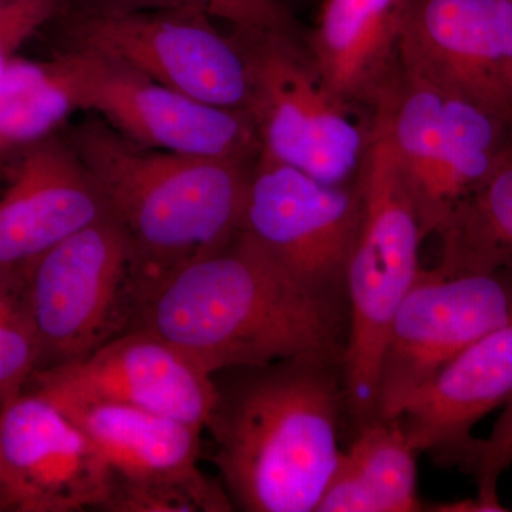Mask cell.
I'll use <instances>...</instances> for the list:
<instances>
[{"label":"cell","mask_w":512,"mask_h":512,"mask_svg":"<svg viewBox=\"0 0 512 512\" xmlns=\"http://www.w3.org/2000/svg\"><path fill=\"white\" fill-rule=\"evenodd\" d=\"M49 64L74 109L96 111L117 133L140 146L245 160H254L261 151L247 111L201 103L87 47Z\"/></svg>","instance_id":"obj_8"},{"label":"cell","mask_w":512,"mask_h":512,"mask_svg":"<svg viewBox=\"0 0 512 512\" xmlns=\"http://www.w3.org/2000/svg\"><path fill=\"white\" fill-rule=\"evenodd\" d=\"M251 72L249 116L261 153L328 184L355 180L373 119L330 92L305 37L235 32Z\"/></svg>","instance_id":"obj_7"},{"label":"cell","mask_w":512,"mask_h":512,"mask_svg":"<svg viewBox=\"0 0 512 512\" xmlns=\"http://www.w3.org/2000/svg\"><path fill=\"white\" fill-rule=\"evenodd\" d=\"M0 511H2V510H0Z\"/></svg>","instance_id":"obj_31"},{"label":"cell","mask_w":512,"mask_h":512,"mask_svg":"<svg viewBox=\"0 0 512 512\" xmlns=\"http://www.w3.org/2000/svg\"><path fill=\"white\" fill-rule=\"evenodd\" d=\"M26 390L49 400L138 407L207 429L218 402L214 376L170 342L134 328L90 355L33 373Z\"/></svg>","instance_id":"obj_12"},{"label":"cell","mask_w":512,"mask_h":512,"mask_svg":"<svg viewBox=\"0 0 512 512\" xmlns=\"http://www.w3.org/2000/svg\"><path fill=\"white\" fill-rule=\"evenodd\" d=\"M76 36L80 46L120 60L184 96L249 111L251 72L241 40L222 35L198 10L111 6L84 18Z\"/></svg>","instance_id":"obj_9"},{"label":"cell","mask_w":512,"mask_h":512,"mask_svg":"<svg viewBox=\"0 0 512 512\" xmlns=\"http://www.w3.org/2000/svg\"><path fill=\"white\" fill-rule=\"evenodd\" d=\"M39 366V339L22 299L0 319V409L25 392Z\"/></svg>","instance_id":"obj_24"},{"label":"cell","mask_w":512,"mask_h":512,"mask_svg":"<svg viewBox=\"0 0 512 512\" xmlns=\"http://www.w3.org/2000/svg\"><path fill=\"white\" fill-rule=\"evenodd\" d=\"M0 510L29 512L25 494L10 474L9 468L6 467L2 450H0Z\"/></svg>","instance_id":"obj_27"},{"label":"cell","mask_w":512,"mask_h":512,"mask_svg":"<svg viewBox=\"0 0 512 512\" xmlns=\"http://www.w3.org/2000/svg\"><path fill=\"white\" fill-rule=\"evenodd\" d=\"M400 55L511 127L512 0H406Z\"/></svg>","instance_id":"obj_13"},{"label":"cell","mask_w":512,"mask_h":512,"mask_svg":"<svg viewBox=\"0 0 512 512\" xmlns=\"http://www.w3.org/2000/svg\"><path fill=\"white\" fill-rule=\"evenodd\" d=\"M229 372V383L214 376L218 402L207 429L232 504L315 512L342 453V362L295 357Z\"/></svg>","instance_id":"obj_2"},{"label":"cell","mask_w":512,"mask_h":512,"mask_svg":"<svg viewBox=\"0 0 512 512\" xmlns=\"http://www.w3.org/2000/svg\"><path fill=\"white\" fill-rule=\"evenodd\" d=\"M22 299L39 369L82 359L133 329L143 285L126 231L110 215L59 242L23 275Z\"/></svg>","instance_id":"obj_6"},{"label":"cell","mask_w":512,"mask_h":512,"mask_svg":"<svg viewBox=\"0 0 512 512\" xmlns=\"http://www.w3.org/2000/svg\"><path fill=\"white\" fill-rule=\"evenodd\" d=\"M511 128H512V116H511Z\"/></svg>","instance_id":"obj_30"},{"label":"cell","mask_w":512,"mask_h":512,"mask_svg":"<svg viewBox=\"0 0 512 512\" xmlns=\"http://www.w3.org/2000/svg\"><path fill=\"white\" fill-rule=\"evenodd\" d=\"M74 151L130 238L143 303L167 276L232 241L244 227L254 160L156 150L100 124Z\"/></svg>","instance_id":"obj_3"},{"label":"cell","mask_w":512,"mask_h":512,"mask_svg":"<svg viewBox=\"0 0 512 512\" xmlns=\"http://www.w3.org/2000/svg\"><path fill=\"white\" fill-rule=\"evenodd\" d=\"M512 466V396L487 439H477L463 470L474 477L477 495L491 503L498 498V480Z\"/></svg>","instance_id":"obj_25"},{"label":"cell","mask_w":512,"mask_h":512,"mask_svg":"<svg viewBox=\"0 0 512 512\" xmlns=\"http://www.w3.org/2000/svg\"><path fill=\"white\" fill-rule=\"evenodd\" d=\"M50 402L92 440L114 478L143 480L197 466L202 429L192 424L126 404Z\"/></svg>","instance_id":"obj_18"},{"label":"cell","mask_w":512,"mask_h":512,"mask_svg":"<svg viewBox=\"0 0 512 512\" xmlns=\"http://www.w3.org/2000/svg\"><path fill=\"white\" fill-rule=\"evenodd\" d=\"M511 322L512 271L448 275L421 268L387 336L377 417H396L407 397L441 367Z\"/></svg>","instance_id":"obj_11"},{"label":"cell","mask_w":512,"mask_h":512,"mask_svg":"<svg viewBox=\"0 0 512 512\" xmlns=\"http://www.w3.org/2000/svg\"><path fill=\"white\" fill-rule=\"evenodd\" d=\"M23 150L0 194V274L22 279L49 249L110 217L76 151L50 136Z\"/></svg>","instance_id":"obj_15"},{"label":"cell","mask_w":512,"mask_h":512,"mask_svg":"<svg viewBox=\"0 0 512 512\" xmlns=\"http://www.w3.org/2000/svg\"><path fill=\"white\" fill-rule=\"evenodd\" d=\"M23 279L0 274V319L22 301Z\"/></svg>","instance_id":"obj_29"},{"label":"cell","mask_w":512,"mask_h":512,"mask_svg":"<svg viewBox=\"0 0 512 512\" xmlns=\"http://www.w3.org/2000/svg\"><path fill=\"white\" fill-rule=\"evenodd\" d=\"M119 8H184L227 22L235 32L302 36L285 0H119Z\"/></svg>","instance_id":"obj_23"},{"label":"cell","mask_w":512,"mask_h":512,"mask_svg":"<svg viewBox=\"0 0 512 512\" xmlns=\"http://www.w3.org/2000/svg\"><path fill=\"white\" fill-rule=\"evenodd\" d=\"M113 512L234 511L225 488L197 466L143 480L114 478L109 500L101 508Z\"/></svg>","instance_id":"obj_22"},{"label":"cell","mask_w":512,"mask_h":512,"mask_svg":"<svg viewBox=\"0 0 512 512\" xmlns=\"http://www.w3.org/2000/svg\"><path fill=\"white\" fill-rule=\"evenodd\" d=\"M437 237L443 274L512 271V150L458 205Z\"/></svg>","instance_id":"obj_20"},{"label":"cell","mask_w":512,"mask_h":512,"mask_svg":"<svg viewBox=\"0 0 512 512\" xmlns=\"http://www.w3.org/2000/svg\"><path fill=\"white\" fill-rule=\"evenodd\" d=\"M404 13L406 0H322L305 36L326 87L373 121L402 77Z\"/></svg>","instance_id":"obj_17"},{"label":"cell","mask_w":512,"mask_h":512,"mask_svg":"<svg viewBox=\"0 0 512 512\" xmlns=\"http://www.w3.org/2000/svg\"><path fill=\"white\" fill-rule=\"evenodd\" d=\"M377 119L392 141L424 238L439 234L512 150L507 121L403 66Z\"/></svg>","instance_id":"obj_5"},{"label":"cell","mask_w":512,"mask_h":512,"mask_svg":"<svg viewBox=\"0 0 512 512\" xmlns=\"http://www.w3.org/2000/svg\"><path fill=\"white\" fill-rule=\"evenodd\" d=\"M73 110L49 62L15 57L0 73V151L49 137Z\"/></svg>","instance_id":"obj_21"},{"label":"cell","mask_w":512,"mask_h":512,"mask_svg":"<svg viewBox=\"0 0 512 512\" xmlns=\"http://www.w3.org/2000/svg\"><path fill=\"white\" fill-rule=\"evenodd\" d=\"M430 510L439 512H504L510 511V508H505L501 503H491L477 495L476 498L434 505Z\"/></svg>","instance_id":"obj_28"},{"label":"cell","mask_w":512,"mask_h":512,"mask_svg":"<svg viewBox=\"0 0 512 512\" xmlns=\"http://www.w3.org/2000/svg\"><path fill=\"white\" fill-rule=\"evenodd\" d=\"M512 396V322L488 333L441 367L400 407V420L419 453L463 468L474 426Z\"/></svg>","instance_id":"obj_16"},{"label":"cell","mask_w":512,"mask_h":512,"mask_svg":"<svg viewBox=\"0 0 512 512\" xmlns=\"http://www.w3.org/2000/svg\"><path fill=\"white\" fill-rule=\"evenodd\" d=\"M0 450L29 512L103 508L114 474L86 433L55 403L25 390L0 409Z\"/></svg>","instance_id":"obj_14"},{"label":"cell","mask_w":512,"mask_h":512,"mask_svg":"<svg viewBox=\"0 0 512 512\" xmlns=\"http://www.w3.org/2000/svg\"><path fill=\"white\" fill-rule=\"evenodd\" d=\"M419 454L397 417L367 421L340 453L315 512L424 510L417 495Z\"/></svg>","instance_id":"obj_19"},{"label":"cell","mask_w":512,"mask_h":512,"mask_svg":"<svg viewBox=\"0 0 512 512\" xmlns=\"http://www.w3.org/2000/svg\"><path fill=\"white\" fill-rule=\"evenodd\" d=\"M134 328L167 340L212 376L295 357L343 367L348 299L296 281L242 229L160 282Z\"/></svg>","instance_id":"obj_1"},{"label":"cell","mask_w":512,"mask_h":512,"mask_svg":"<svg viewBox=\"0 0 512 512\" xmlns=\"http://www.w3.org/2000/svg\"><path fill=\"white\" fill-rule=\"evenodd\" d=\"M63 0H0V73L20 46L50 22Z\"/></svg>","instance_id":"obj_26"},{"label":"cell","mask_w":512,"mask_h":512,"mask_svg":"<svg viewBox=\"0 0 512 512\" xmlns=\"http://www.w3.org/2000/svg\"><path fill=\"white\" fill-rule=\"evenodd\" d=\"M362 222L345 275L349 333L343 355L346 410L357 427L377 417L380 367L394 315L421 266L424 239L382 120L356 175Z\"/></svg>","instance_id":"obj_4"},{"label":"cell","mask_w":512,"mask_h":512,"mask_svg":"<svg viewBox=\"0 0 512 512\" xmlns=\"http://www.w3.org/2000/svg\"><path fill=\"white\" fill-rule=\"evenodd\" d=\"M362 208L357 177L323 183L259 151L242 229L296 281L346 295V268Z\"/></svg>","instance_id":"obj_10"}]
</instances>
